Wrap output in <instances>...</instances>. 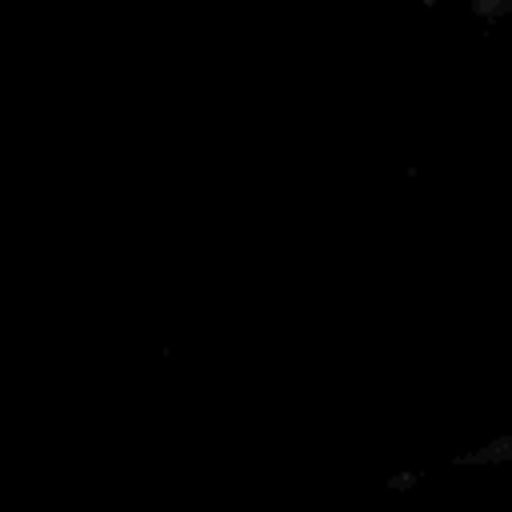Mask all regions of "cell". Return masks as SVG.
<instances>
[{"label": "cell", "mask_w": 512, "mask_h": 512, "mask_svg": "<svg viewBox=\"0 0 512 512\" xmlns=\"http://www.w3.org/2000/svg\"><path fill=\"white\" fill-rule=\"evenodd\" d=\"M484 460H512V440H500V444H492V448L484 452Z\"/></svg>", "instance_id": "6da1fadb"}]
</instances>
